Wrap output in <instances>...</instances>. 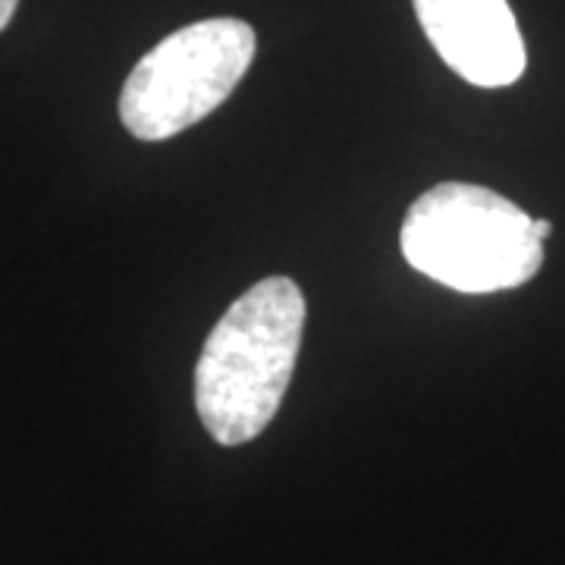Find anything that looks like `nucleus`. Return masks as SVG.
<instances>
[{
	"instance_id": "nucleus-3",
	"label": "nucleus",
	"mask_w": 565,
	"mask_h": 565,
	"mask_svg": "<svg viewBox=\"0 0 565 565\" xmlns=\"http://www.w3.org/2000/svg\"><path fill=\"white\" fill-rule=\"evenodd\" d=\"M255 51V29L233 17L177 29L129 73L120 95L122 126L141 141L180 136L236 92Z\"/></svg>"
},
{
	"instance_id": "nucleus-1",
	"label": "nucleus",
	"mask_w": 565,
	"mask_h": 565,
	"mask_svg": "<svg viewBox=\"0 0 565 565\" xmlns=\"http://www.w3.org/2000/svg\"><path fill=\"white\" fill-rule=\"evenodd\" d=\"M302 330L305 296L289 277L255 282L226 308L195 367V408L217 444L243 446L274 422Z\"/></svg>"
},
{
	"instance_id": "nucleus-2",
	"label": "nucleus",
	"mask_w": 565,
	"mask_h": 565,
	"mask_svg": "<svg viewBox=\"0 0 565 565\" xmlns=\"http://www.w3.org/2000/svg\"><path fill=\"white\" fill-rule=\"evenodd\" d=\"M403 255L418 274L456 292L484 296L534 280L544 236L519 204L468 182H440L408 207Z\"/></svg>"
},
{
	"instance_id": "nucleus-5",
	"label": "nucleus",
	"mask_w": 565,
	"mask_h": 565,
	"mask_svg": "<svg viewBox=\"0 0 565 565\" xmlns=\"http://www.w3.org/2000/svg\"><path fill=\"white\" fill-rule=\"evenodd\" d=\"M17 7H20V0H0V32L10 25L13 13H17Z\"/></svg>"
},
{
	"instance_id": "nucleus-4",
	"label": "nucleus",
	"mask_w": 565,
	"mask_h": 565,
	"mask_svg": "<svg viewBox=\"0 0 565 565\" xmlns=\"http://www.w3.org/2000/svg\"><path fill=\"white\" fill-rule=\"evenodd\" d=\"M444 63L478 88H505L527 66L522 29L505 0H412Z\"/></svg>"
}]
</instances>
